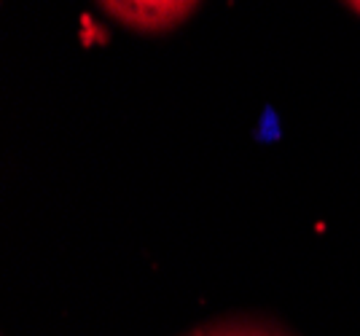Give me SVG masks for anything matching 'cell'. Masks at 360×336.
Masks as SVG:
<instances>
[{"instance_id": "cell-1", "label": "cell", "mask_w": 360, "mask_h": 336, "mask_svg": "<svg viewBox=\"0 0 360 336\" xmlns=\"http://www.w3.org/2000/svg\"><path fill=\"white\" fill-rule=\"evenodd\" d=\"M116 22L140 32L175 27L196 8L199 0H97Z\"/></svg>"}, {"instance_id": "cell-2", "label": "cell", "mask_w": 360, "mask_h": 336, "mask_svg": "<svg viewBox=\"0 0 360 336\" xmlns=\"http://www.w3.org/2000/svg\"><path fill=\"white\" fill-rule=\"evenodd\" d=\"M210 336H277L269 331H258V328H226V331H215Z\"/></svg>"}, {"instance_id": "cell-3", "label": "cell", "mask_w": 360, "mask_h": 336, "mask_svg": "<svg viewBox=\"0 0 360 336\" xmlns=\"http://www.w3.org/2000/svg\"><path fill=\"white\" fill-rule=\"evenodd\" d=\"M345 3L355 11V14H360V0H345Z\"/></svg>"}, {"instance_id": "cell-4", "label": "cell", "mask_w": 360, "mask_h": 336, "mask_svg": "<svg viewBox=\"0 0 360 336\" xmlns=\"http://www.w3.org/2000/svg\"><path fill=\"white\" fill-rule=\"evenodd\" d=\"M194 336H202V334H194Z\"/></svg>"}]
</instances>
